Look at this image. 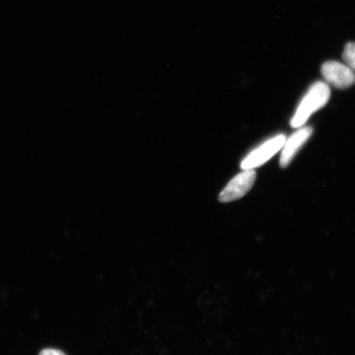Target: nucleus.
Segmentation results:
<instances>
[{"label": "nucleus", "instance_id": "obj_1", "mask_svg": "<svg viewBox=\"0 0 355 355\" xmlns=\"http://www.w3.org/2000/svg\"><path fill=\"white\" fill-rule=\"evenodd\" d=\"M330 97L331 90L327 83L317 82L313 84L297 108L291 119V127H303L315 112L327 105Z\"/></svg>", "mask_w": 355, "mask_h": 355}, {"label": "nucleus", "instance_id": "obj_2", "mask_svg": "<svg viewBox=\"0 0 355 355\" xmlns=\"http://www.w3.org/2000/svg\"><path fill=\"white\" fill-rule=\"evenodd\" d=\"M286 140L285 135H279L266 141L243 159L241 166L242 170H254V168L264 165L279 150H282Z\"/></svg>", "mask_w": 355, "mask_h": 355}, {"label": "nucleus", "instance_id": "obj_3", "mask_svg": "<svg viewBox=\"0 0 355 355\" xmlns=\"http://www.w3.org/2000/svg\"><path fill=\"white\" fill-rule=\"evenodd\" d=\"M254 170H244L233 178L219 196L220 202H230L241 198L250 192L256 181Z\"/></svg>", "mask_w": 355, "mask_h": 355}, {"label": "nucleus", "instance_id": "obj_4", "mask_svg": "<svg viewBox=\"0 0 355 355\" xmlns=\"http://www.w3.org/2000/svg\"><path fill=\"white\" fill-rule=\"evenodd\" d=\"M321 70L327 83L336 88H348L355 83V74L353 70L339 62L328 61L322 66Z\"/></svg>", "mask_w": 355, "mask_h": 355}, {"label": "nucleus", "instance_id": "obj_5", "mask_svg": "<svg viewBox=\"0 0 355 355\" xmlns=\"http://www.w3.org/2000/svg\"><path fill=\"white\" fill-rule=\"evenodd\" d=\"M313 132L312 127L303 126L299 128L298 130L293 133L290 139L286 140L282 148L281 158H279V166L282 168H286L290 165L297 153L312 136Z\"/></svg>", "mask_w": 355, "mask_h": 355}, {"label": "nucleus", "instance_id": "obj_6", "mask_svg": "<svg viewBox=\"0 0 355 355\" xmlns=\"http://www.w3.org/2000/svg\"><path fill=\"white\" fill-rule=\"evenodd\" d=\"M343 58L348 67L352 70H355V43L352 42L346 44Z\"/></svg>", "mask_w": 355, "mask_h": 355}, {"label": "nucleus", "instance_id": "obj_7", "mask_svg": "<svg viewBox=\"0 0 355 355\" xmlns=\"http://www.w3.org/2000/svg\"><path fill=\"white\" fill-rule=\"evenodd\" d=\"M40 355H66L64 353L60 352V350L55 349H43Z\"/></svg>", "mask_w": 355, "mask_h": 355}]
</instances>
